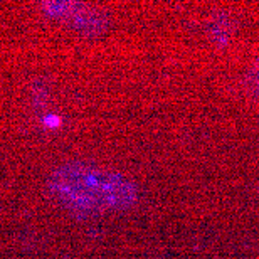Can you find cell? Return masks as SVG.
Masks as SVG:
<instances>
[{
	"label": "cell",
	"instance_id": "cell-1",
	"mask_svg": "<svg viewBox=\"0 0 259 259\" xmlns=\"http://www.w3.org/2000/svg\"><path fill=\"white\" fill-rule=\"evenodd\" d=\"M51 189L66 207L79 214L126 209L137 200V189L130 180L79 162L54 170Z\"/></svg>",
	"mask_w": 259,
	"mask_h": 259
},
{
	"label": "cell",
	"instance_id": "cell-2",
	"mask_svg": "<svg viewBox=\"0 0 259 259\" xmlns=\"http://www.w3.org/2000/svg\"><path fill=\"white\" fill-rule=\"evenodd\" d=\"M42 7L53 17L71 24L82 34L96 35L103 32L108 25L106 15L91 5L77 2H44Z\"/></svg>",
	"mask_w": 259,
	"mask_h": 259
}]
</instances>
